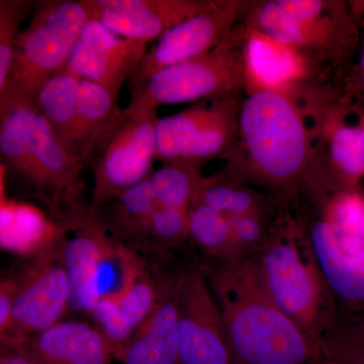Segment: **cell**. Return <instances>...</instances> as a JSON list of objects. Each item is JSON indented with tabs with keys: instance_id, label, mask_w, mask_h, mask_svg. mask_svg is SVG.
<instances>
[{
	"instance_id": "6",
	"label": "cell",
	"mask_w": 364,
	"mask_h": 364,
	"mask_svg": "<svg viewBox=\"0 0 364 364\" xmlns=\"http://www.w3.org/2000/svg\"><path fill=\"white\" fill-rule=\"evenodd\" d=\"M92 18V0L35 2L32 18L18 36L9 85L0 95V112L18 105L35 107L41 88L65 66Z\"/></svg>"
},
{
	"instance_id": "7",
	"label": "cell",
	"mask_w": 364,
	"mask_h": 364,
	"mask_svg": "<svg viewBox=\"0 0 364 364\" xmlns=\"http://www.w3.org/2000/svg\"><path fill=\"white\" fill-rule=\"evenodd\" d=\"M245 21L312 64L344 65L358 43V21L342 1L269 0L253 4Z\"/></svg>"
},
{
	"instance_id": "32",
	"label": "cell",
	"mask_w": 364,
	"mask_h": 364,
	"mask_svg": "<svg viewBox=\"0 0 364 364\" xmlns=\"http://www.w3.org/2000/svg\"><path fill=\"white\" fill-rule=\"evenodd\" d=\"M18 293L16 275L6 277L0 282V336L9 331L13 318L14 304Z\"/></svg>"
},
{
	"instance_id": "28",
	"label": "cell",
	"mask_w": 364,
	"mask_h": 364,
	"mask_svg": "<svg viewBox=\"0 0 364 364\" xmlns=\"http://www.w3.org/2000/svg\"><path fill=\"white\" fill-rule=\"evenodd\" d=\"M188 240L193 241L208 259L236 257L230 220L202 203H193L189 210Z\"/></svg>"
},
{
	"instance_id": "11",
	"label": "cell",
	"mask_w": 364,
	"mask_h": 364,
	"mask_svg": "<svg viewBox=\"0 0 364 364\" xmlns=\"http://www.w3.org/2000/svg\"><path fill=\"white\" fill-rule=\"evenodd\" d=\"M174 294L181 364H233L221 311L203 264L177 273Z\"/></svg>"
},
{
	"instance_id": "35",
	"label": "cell",
	"mask_w": 364,
	"mask_h": 364,
	"mask_svg": "<svg viewBox=\"0 0 364 364\" xmlns=\"http://www.w3.org/2000/svg\"><path fill=\"white\" fill-rule=\"evenodd\" d=\"M310 364H318V363H317V361L314 360V361H313V363H310Z\"/></svg>"
},
{
	"instance_id": "21",
	"label": "cell",
	"mask_w": 364,
	"mask_h": 364,
	"mask_svg": "<svg viewBox=\"0 0 364 364\" xmlns=\"http://www.w3.org/2000/svg\"><path fill=\"white\" fill-rule=\"evenodd\" d=\"M0 246L2 250L31 258L56 245L64 228L31 203L0 196Z\"/></svg>"
},
{
	"instance_id": "13",
	"label": "cell",
	"mask_w": 364,
	"mask_h": 364,
	"mask_svg": "<svg viewBox=\"0 0 364 364\" xmlns=\"http://www.w3.org/2000/svg\"><path fill=\"white\" fill-rule=\"evenodd\" d=\"M65 233V232H64ZM64 236L53 247L28 259L18 279L9 331L2 336H30L60 322L70 306L71 286L63 258Z\"/></svg>"
},
{
	"instance_id": "25",
	"label": "cell",
	"mask_w": 364,
	"mask_h": 364,
	"mask_svg": "<svg viewBox=\"0 0 364 364\" xmlns=\"http://www.w3.org/2000/svg\"><path fill=\"white\" fill-rule=\"evenodd\" d=\"M117 102V98L104 86L80 79L77 105L79 152L86 165L98 139L121 111Z\"/></svg>"
},
{
	"instance_id": "18",
	"label": "cell",
	"mask_w": 364,
	"mask_h": 364,
	"mask_svg": "<svg viewBox=\"0 0 364 364\" xmlns=\"http://www.w3.org/2000/svg\"><path fill=\"white\" fill-rule=\"evenodd\" d=\"M245 85L249 91L291 92L312 65L294 48L277 42L245 21L243 42Z\"/></svg>"
},
{
	"instance_id": "16",
	"label": "cell",
	"mask_w": 364,
	"mask_h": 364,
	"mask_svg": "<svg viewBox=\"0 0 364 364\" xmlns=\"http://www.w3.org/2000/svg\"><path fill=\"white\" fill-rule=\"evenodd\" d=\"M208 0H92L93 18L126 39L148 44L196 16Z\"/></svg>"
},
{
	"instance_id": "8",
	"label": "cell",
	"mask_w": 364,
	"mask_h": 364,
	"mask_svg": "<svg viewBox=\"0 0 364 364\" xmlns=\"http://www.w3.org/2000/svg\"><path fill=\"white\" fill-rule=\"evenodd\" d=\"M159 119L156 105L131 98L98 139L88 159L93 171L88 205L92 214L154 171Z\"/></svg>"
},
{
	"instance_id": "14",
	"label": "cell",
	"mask_w": 364,
	"mask_h": 364,
	"mask_svg": "<svg viewBox=\"0 0 364 364\" xmlns=\"http://www.w3.org/2000/svg\"><path fill=\"white\" fill-rule=\"evenodd\" d=\"M147 44L126 39L91 18L58 74H69L104 86L114 97L140 65Z\"/></svg>"
},
{
	"instance_id": "23",
	"label": "cell",
	"mask_w": 364,
	"mask_h": 364,
	"mask_svg": "<svg viewBox=\"0 0 364 364\" xmlns=\"http://www.w3.org/2000/svg\"><path fill=\"white\" fill-rule=\"evenodd\" d=\"M79 86L80 78L57 74L41 88L35 107L63 143L81 159L77 119Z\"/></svg>"
},
{
	"instance_id": "20",
	"label": "cell",
	"mask_w": 364,
	"mask_h": 364,
	"mask_svg": "<svg viewBox=\"0 0 364 364\" xmlns=\"http://www.w3.org/2000/svg\"><path fill=\"white\" fill-rule=\"evenodd\" d=\"M328 129L327 167L314 168L345 188H358L364 177V105L335 107Z\"/></svg>"
},
{
	"instance_id": "19",
	"label": "cell",
	"mask_w": 364,
	"mask_h": 364,
	"mask_svg": "<svg viewBox=\"0 0 364 364\" xmlns=\"http://www.w3.org/2000/svg\"><path fill=\"white\" fill-rule=\"evenodd\" d=\"M174 282L176 277L163 282L156 308L117 354V360L123 364H181Z\"/></svg>"
},
{
	"instance_id": "2",
	"label": "cell",
	"mask_w": 364,
	"mask_h": 364,
	"mask_svg": "<svg viewBox=\"0 0 364 364\" xmlns=\"http://www.w3.org/2000/svg\"><path fill=\"white\" fill-rule=\"evenodd\" d=\"M289 202H293L294 215L308 237L337 312L364 315L363 188H345L310 169Z\"/></svg>"
},
{
	"instance_id": "34",
	"label": "cell",
	"mask_w": 364,
	"mask_h": 364,
	"mask_svg": "<svg viewBox=\"0 0 364 364\" xmlns=\"http://www.w3.org/2000/svg\"><path fill=\"white\" fill-rule=\"evenodd\" d=\"M359 85H360L361 93L364 97V47L363 53H361L360 62H359L358 68Z\"/></svg>"
},
{
	"instance_id": "24",
	"label": "cell",
	"mask_w": 364,
	"mask_h": 364,
	"mask_svg": "<svg viewBox=\"0 0 364 364\" xmlns=\"http://www.w3.org/2000/svg\"><path fill=\"white\" fill-rule=\"evenodd\" d=\"M195 202L202 203L229 220L252 213L277 212L284 203L273 196H263L235 177H203Z\"/></svg>"
},
{
	"instance_id": "27",
	"label": "cell",
	"mask_w": 364,
	"mask_h": 364,
	"mask_svg": "<svg viewBox=\"0 0 364 364\" xmlns=\"http://www.w3.org/2000/svg\"><path fill=\"white\" fill-rule=\"evenodd\" d=\"M200 169V165L173 162L154 170L148 181L157 203L189 212L202 186Z\"/></svg>"
},
{
	"instance_id": "30",
	"label": "cell",
	"mask_w": 364,
	"mask_h": 364,
	"mask_svg": "<svg viewBox=\"0 0 364 364\" xmlns=\"http://www.w3.org/2000/svg\"><path fill=\"white\" fill-rule=\"evenodd\" d=\"M33 4L30 0L0 1V95L9 85L21 23L32 13Z\"/></svg>"
},
{
	"instance_id": "29",
	"label": "cell",
	"mask_w": 364,
	"mask_h": 364,
	"mask_svg": "<svg viewBox=\"0 0 364 364\" xmlns=\"http://www.w3.org/2000/svg\"><path fill=\"white\" fill-rule=\"evenodd\" d=\"M147 269L143 270L130 289L117 299H112L117 317L134 335L156 308L161 294Z\"/></svg>"
},
{
	"instance_id": "26",
	"label": "cell",
	"mask_w": 364,
	"mask_h": 364,
	"mask_svg": "<svg viewBox=\"0 0 364 364\" xmlns=\"http://www.w3.org/2000/svg\"><path fill=\"white\" fill-rule=\"evenodd\" d=\"M318 364H364V315H341L323 332L316 346Z\"/></svg>"
},
{
	"instance_id": "9",
	"label": "cell",
	"mask_w": 364,
	"mask_h": 364,
	"mask_svg": "<svg viewBox=\"0 0 364 364\" xmlns=\"http://www.w3.org/2000/svg\"><path fill=\"white\" fill-rule=\"evenodd\" d=\"M244 30L245 21L210 51L158 71L131 90V98H142L158 107L240 92L245 85Z\"/></svg>"
},
{
	"instance_id": "10",
	"label": "cell",
	"mask_w": 364,
	"mask_h": 364,
	"mask_svg": "<svg viewBox=\"0 0 364 364\" xmlns=\"http://www.w3.org/2000/svg\"><path fill=\"white\" fill-rule=\"evenodd\" d=\"M240 92L203 100L184 111L160 117L156 159L200 165L233 149L238 136Z\"/></svg>"
},
{
	"instance_id": "33",
	"label": "cell",
	"mask_w": 364,
	"mask_h": 364,
	"mask_svg": "<svg viewBox=\"0 0 364 364\" xmlns=\"http://www.w3.org/2000/svg\"><path fill=\"white\" fill-rule=\"evenodd\" d=\"M0 364H33L26 360L18 352L13 350L11 347L1 343V354H0Z\"/></svg>"
},
{
	"instance_id": "3",
	"label": "cell",
	"mask_w": 364,
	"mask_h": 364,
	"mask_svg": "<svg viewBox=\"0 0 364 364\" xmlns=\"http://www.w3.org/2000/svg\"><path fill=\"white\" fill-rule=\"evenodd\" d=\"M236 146L234 157L240 158L231 160L228 174L267 188L282 203L313 164L312 136L291 92L249 91L239 109Z\"/></svg>"
},
{
	"instance_id": "31",
	"label": "cell",
	"mask_w": 364,
	"mask_h": 364,
	"mask_svg": "<svg viewBox=\"0 0 364 364\" xmlns=\"http://www.w3.org/2000/svg\"><path fill=\"white\" fill-rule=\"evenodd\" d=\"M189 212L158 205L153 213L142 241L163 249L176 247L188 240Z\"/></svg>"
},
{
	"instance_id": "5",
	"label": "cell",
	"mask_w": 364,
	"mask_h": 364,
	"mask_svg": "<svg viewBox=\"0 0 364 364\" xmlns=\"http://www.w3.org/2000/svg\"><path fill=\"white\" fill-rule=\"evenodd\" d=\"M0 154L1 165L37 191L55 220L82 205L80 176L86 164L33 105L0 112Z\"/></svg>"
},
{
	"instance_id": "4",
	"label": "cell",
	"mask_w": 364,
	"mask_h": 364,
	"mask_svg": "<svg viewBox=\"0 0 364 364\" xmlns=\"http://www.w3.org/2000/svg\"><path fill=\"white\" fill-rule=\"evenodd\" d=\"M287 208L280 210L253 257L280 308L317 346L338 312L308 237Z\"/></svg>"
},
{
	"instance_id": "17",
	"label": "cell",
	"mask_w": 364,
	"mask_h": 364,
	"mask_svg": "<svg viewBox=\"0 0 364 364\" xmlns=\"http://www.w3.org/2000/svg\"><path fill=\"white\" fill-rule=\"evenodd\" d=\"M63 258L71 286L70 306L91 314L97 299L95 279L105 248L112 237L107 233L90 207L76 210L65 221Z\"/></svg>"
},
{
	"instance_id": "15",
	"label": "cell",
	"mask_w": 364,
	"mask_h": 364,
	"mask_svg": "<svg viewBox=\"0 0 364 364\" xmlns=\"http://www.w3.org/2000/svg\"><path fill=\"white\" fill-rule=\"evenodd\" d=\"M33 364H109L114 350L100 329L80 321H60L30 336H1Z\"/></svg>"
},
{
	"instance_id": "1",
	"label": "cell",
	"mask_w": 364,
	"mask_h": 364,
	"mask_svg": "<svg viewBox=\"0 0 364 364\" xmlns=\"http://www.w3.org/2000/svg\"><path fill=\"white\" fill-rule=\"evenodd\" d=\"M233 364H310L316 346L277 303L253 256L207 259Z\"/></svg>"
},
{
	"instance_id": "12",
	"label": "cell",
	"mask_w": 364,
	"mask_h": 364,
	"mask_svg": "<svg viewBox=\"0 0 364 364\" xmlns=\"http://www.w3.org/2000/svg\"><path fill=\"white\" fill-rule=\"evenodd\" d=\"M253 4L239 0H208L200 13L164 33L146 53L130 81V90L158 71L196 58L217 47L236 26L246 20Z\"/></svg>"
},
{
	"instance_id": "22",
	"label": "cell",
	"mask_w": 364,
	"mask_h": 364,
	"mask_svg": "<svg viewBox=\"0 0 364 364\" xmlns=\"http://www.w3.org/2000/svg\"><path fill=\"white\" fill-rule=\"evenodd\" d=\"M158 205L149 181L146 178L93 215L107 233L116 240L142 241L148 223Z\"/></svg>"
}]
</instances>
